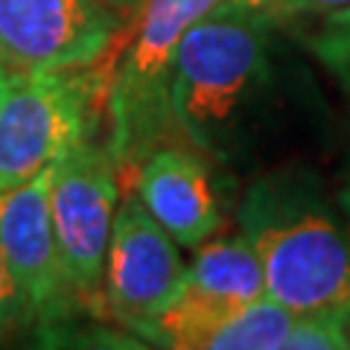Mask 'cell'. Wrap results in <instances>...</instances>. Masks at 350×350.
I'll return each instance as SVG.
<instances>
[{
    "instance_id": "cell-1",
    "label": "cell",
    "mask_w": 350,
    "mask_h": 350,
    "mask_svg": "<svg viewBox=\"0 0 350 350\" xmlns=\"http://www.w3.org/2000/svg\"><path fill=\"white\" fill-rule=\"evenodd\" d=\"M275 18L219 3L187 29L172 76V117L190 144L219 161L251 155L280 111L271 59Z\"/></svg>"
},
{
    "instance_id": "cell-2",
    "label": "cell",
    "mask_w": 350,
    "mask_h": 350,
    "mask_svg": "<svg viewBox=\"0 0 350 350\" xmlns=\"http://www.w3.org/2000/svg\"><path fill=\"white\" fill-rule=\"evenodd\" d=\"M239 231L262 262L271 301L298 315L350 310V225L338 222L312 175L257 178L239 204Z\"/></svg>"
},
{
    "instance_id": "cell-3",
    "label": "cell",
    "mask_w": 350,
    "mask_h": 350,
    "mask_svg": "<svg viewBox=\"0 0 350 350\" xmlns=\"http://www.w3.org/2000/svg\"><path fill=\"white\" fill-rule=\"evenodd\" d=\"M219 0H146L137 36L126 50L108 94V149L120 167H137L175 126L172 76L187 29Z\"/></svg>"
},
{
    "instance_id": "cell-4",
    "label": "cell",
    "mask_w": 350,
    "mask_h": 350,
    "mask_svg": "<svg viewBox=\"0 0 350 350\" xmlns=\"http://www.w3.org/2000/svg\"><path fill=\"white\" fill-rule=\"evenodd\" d=\"M103 76L88 68L18 70L0 96V193L50 170L85 137H96Z\"/></svg>"
},
{
    "instance_id": "cell-5",
    "label": "cell",
    "mask_w": 350,
    "mask_h": 350,
    "mask_svg": "<svg viewBox=\"0 0 350 350\" xmlns=\"http://www.w3.org/2000/svg\"><path fill=\"white\" fill-rule=\"evenodd\" d=\"M120 163L108 144L85 137L53 167L50 207L64 275L76 301H103L105 254L111 239L120 184Z\"/></svg>"
},
{
    "instance_id": "cell-6",
    "label": "cell",
    "mask_w": 350,
    "mask_h": 350,
    "mask_svg": "<svg viewBox=\"0 0 350 350\" xmlns=\"http://www.w3.org/2000/svg\"><path fill=\"white\" fill-rule=\"evenodd\" d=\"M184 271L178 243L167 228L137 196L126 199L114 213L103 275V301L111 319L152 342L161 312L181 292Z\"/></svg>"
},
{
    "instance_id": "cell-7",
    "label": "cell",
    "mask_w": 350,
    "mask_h": 350,
    "mask_svg": "<svg viewBox=\"0 0 350 350\" xmlns=\"http://www.w3.org/2000/svg\"><path fill=\"white\" fill-rule=\"evenodd\" d=\"M117 32L103 0H0V62L18 70L88 68Z\"/></svg>"
},
{
    "instance_id": "cell-8",
    "label": "cell",
    "mask_w": 350,
    "mask_h": 350,
    "mask_svg": "<svg viewBox=\"0 0 350 350\" xmlns=\"http://www.w3.org/2000/svg\"><path fill=\"white\" fill-rule=\"evenodd\" d=\"M53 167L0 193V248L36 321L64 319L76 301L53 228Z\"/></svg>"
},
{
    "instance_id": "cell-9",
    "label": "cell",
    "mask_w": 350,
    "mask_h": 350,
    "mask_svg": "<svg viewBox=\"0 0 350 350\" xmlns=\"http://www.w3.org/2000/svg\"><path fill=\"white\" fill-rule=\"evenodd\" d=\"M137 199L184 248H199L222 228V207L207 163L187 149L158 146L140 161Z\"/></svg>"
},
{
    "instance_id": "cell-10",
    "label": "cell",
    "mask_w": 350,
    "mask_h": 350,
    "mask_svg": "<svg viewBox=\"0 0 350 350\" xmlns=\"http://www.w3.org/2000/svg\"><path fill=\"white\" fill-rule=\"evenodd\" d=\"M181 295L204 310L231 319L243 306L266 298V278L251 239L239 231L234 237L207 239L199 245L184 271Z\"/></svg>"
},
{
    "instance_id": "cell-11",
    "label": "cell",
    "mask_w": 350,
    "mask_h": 350,
    "mask_svg": "<svg viewBox=\"0 0 350 350\" xmlns=\"http://www.w3.org/2000/svg\"><path fill=\"white\" fill-rule=\"evenodd\" d=\"M298 312L271 301L269 295L234 312L207 338L204 350H280Z\"/></svg>"
},
{
    "instance_id": "cell-12",
    "label": "cell",
    "mask_w": 350,
    "mask_h": 350,
    "mask_svg": "<svg viewBox=\"0 0 350 350\" xmlns=\"http://www.w3.org/2000/svg\"><path fill=\"white\" fill-rule=\"evenodd\" d=\"M350 310H324L298 315L280 350H347Z\"/></svg>"
},
{
    "instance_id": "cell-13",
    "label": "cell",
    "mask_w": 350,
    "mask_h": 350,
    "mask_svg": "<svg viewBox=\"0 0 350 350\" xmlns=\"http://www.w3.org/2000/svg\"><path fill=\"white\" fill-rule=\"evenodd\" d=\"M310 50L350 96V6L327 12L324 24L310 38Z\"/></svg>"
},
{
    "instance_id": "cell-14",
    "label": "cell",
    "mask_w": 350,
    "mask_h": 350,
    "mask_svg": "<svg viewBox=\"0 0 350 350\" xmlns=\"http://www.w3.org/2000/svg\"><path fill=\"white\" fill-rule=\"evenodd\" d=\"M32 321H36V315H32L24 292H21L12 269L3 257V248H0V338L27 330Z\"/></svg>"
},
{
    "instance_id": "cell-15",
    "label": "cell",
    "mask_w": 350,
    "mask_h": 350,
    "mask_svg": "<svg viewBox=\"0 0 350 350\" xmlns=\"http://www.w3.org/2000/svg\"><path fill=\"white\" fill-rule=\"evenodd\" d=\"M350 0H278L266 9V15L275 21L280 18H292V15H304V12H336V9H347Z\"/></svg>"
},
{
    "instance_id": "cell-16",
    "label": "cell",
    "mask_w": 350,
    "mask_h": 350,
    "mask_svg": "<svg viewBox=\"0 0 350 350\" xmlns=\"http://www.w3.org/2000/svg\"><path fill=\"white\" fill-rule=\"evenodd\" d=\"M105 6H111V9H117V12H131V9H140L146 3V0H103Z\"/></svg>"
},
{
    "instance_id": "cell-17",
    "label": "cell",
    "mask_w": 350,
    "mask_h": 350,
    "mask_svg": "<svg viewBox=\"0 0 350 350\" xmlns=\"http://www.w3.org/2000/svg\"><path fill=\"white\" fill-rule=\"evenodd\" d=\"M225 3H234V6H243V9H260V12H266L271 3H278V0H225Z\"/></svg>"
},
{
    "instance_id": "cell-18",
    "label": "cell",
    "mask_w": 350,
    "mask_h": 350,
    "mask_svg": "<svg viewBox=\"0 0 350 350\" xmlns=\"http://www.w3.org/2000/svg\"><path fill=\"white\" fill-rule=\"evenodd\" d=\"M338 204H342V211L347 213V225H350V178L345 181L342 193H338Z\"/></svg>"
},
{
    "instance_id": "cell-19",
    "label": "cell",
    "mask_w": 350,
    "mask_h": 350,
    "mask_svg": "<svg viewBox=\"0 0 350 350\" xmlns=\"http://www.w3.org/2000/svg\"><path fill=\"white\" fill-rule=\"evenodd\" d=\"M9 76H12V68H9V64H3V62H0V96H3L6 85H9Z\"/></svg>"
},
{
    "instance_id": "cell-20",
    "label": "cell",
    "mask_w": 350,
    "mask_h": 350,
    "mask_svg": "<svg viewBox=\"0 0 350 350\" xmlns=\"http://www.w3.org/2000/svg\"><path fill=\"white\" fill-rule=\"evenodd\" d=\"M345 330H347V347H350V315H347V327H345Z\"/></svg>"
}]
</instances>
